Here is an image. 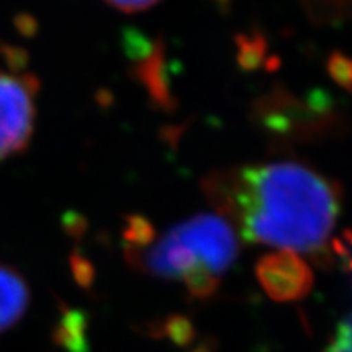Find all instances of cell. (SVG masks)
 Returning a JSON list of instances; mask_svg holds the SVG:
<instances>
[{"label": "cell", "mask_w": 352, "mask_h": 352, "mask_svg": "<svg viewBox=\"0 0 352 352\" xmlns=\"http://www.w3.org/2000/svg\"><path fill=\"white\" fill-rule=\"evenodd\" d=\"M324 100L318 95L300 100L285 90H272L253 104V121L274 142H300L320 129Z\"/></svg>", "instance_id": "cell-3"}, {"label": "cell", "mask_w": 352, "mask_h": 352, "mask_svg": "<svg viewBox=\"0 0 352 352\" xmlns=\"http://www.w3.org/2000/svg\"><path fill=\"white\" fill-rule=\"evenodd\" d=\"M264 292L276 302H297L314 287V272L300 254L276 250L259 258L254 267Z\"/></svg>", "instance_id": "cell-5"}, {"label": "cell", "mask_w": 352, "mask_h": 352, "mask_svg": "<svg viewBox=\"0 0 352 352\" xmlns=\"http://www.w3.org/2000/svg\"><path fill=\"white\" fill-rule=\"evenodd\" d=\"M131 60L132 77L140 82L153 103L166 111L173 109L176 101L170 90V72L165 59L164 41H152L142 54Z\"/></svg>", "instance_id": "cell-6"}, {"label": "cell", "mask_w": 352, "mask_h": 352, "mask_svg": "<svg viewBox=\"0 0 352 352\" xmlns=\"http://www.w3.org/2000/svg\"><path fill=\"white\" fill-rule=\"evenodd\" d=\"M220 2H222V0H220Z\"/></svg>", "instance_id": "cell-12"}, {"label": "cell", "mask_w": 352, "mask_h": 352, "mask_svg": "<svg viewBox=\"0 0 352 352\" xmlns=\"http://www.w3.org/2000/svg\"><path fill=\"white\" fill-rule=\"evenodd\" d=\"M239 250L230 222L219 214H197L142 248L126 250V258L144 274L179 283L191 297L208 298L220 287Z\"/></svg>", "instance_id": "cell-2"}, {"label": "cell", "mask_w": 352, "mask_h": 352, "mask_svg": "<svg viewBox=\"0 0 352 352\" xmlns=\"http://www.w3.org/2000/svg\"><path fill=\"white\" fill-rule=\"evenodd\" d=\"M202 191L241 239L297 254L323 252L341 209L336 184L297 160L212 171Z\"/></svg>", "instance_id": "cell-1"}, {"label": "cell", "mask_w": 352, "mask_h": 352, "mask_svg": "<svg viewBox=\"0 0 352 352\" xmlns=\"http://www.w3.org/2000/svg\"><path fill=\"white\" fill-rule=\"evenodd\" d=\"M109 6L118 8V10L126 12V13H135L147 10L160 2V0H104Z\"/></svg>", "instance_id": "cell-11"}, {"label": "cell", "mask_w": 352, "mask_h": 352, "mask_svg": "<svg viewBox=\"0 0 352 352\" xmlns=\"http://www.w3.org/2000/svg\"><path fill=\"white\" fill-rule=\"evenodd\" d=\"M30 303V289L25 277L0 263V333L21 320Z\"/></svg>", "instance_id": "cell-7"}, {"label": "cell", "mask_w": 352, "mask_h": 352, "mask_svg": "<svg viewBox=\"0 0 352 352\" xmlns=\"http://www.w3.org/2000/svg\"><path fill=\"white\" fill-rule=\"evenodd\" d=\"M329 74L342 87H352V60L336 54L329 59Z\"/></svg>", "instance_id": "cell-10"}, {"label": "cell", "mask_w": 352, "mask_h": 352, "mask_svg": "<svg viewBox=\"0 0 352 352\" xmlns=\"http://www.w3.org/2000/svg\"><path fill=\"white\" fill-rule=\"evenodd\" d=\"M264 57V41L261 36L239 38V63L243 69L259 67Z\"/></svg>", "instance_id": "cell-8"}, {"label": "cell", "mask_w": 352, "mask_h": 352, "mask_svg": "<svg viewBox=\"0 0 352 352\" xmlns=\"http://www.w3.org/2000/svg\"><path fill=\"white\" fill-rule=\"evenodd\" d=\"M324 352H352V314L341 320Z\"/></svg>", "instance_id": "cell-9"}, {"label": "cell", "mask_w": 352, "mask_h": 352, "mask_svg": "<svg viewBox=\"0 0 352 352\" xmlns=\"http://www.w3.org/2000/svg\"><path fill=\"white\" fill-rule=\"evenodd\" d=\"M39 80L0 70V162L23 152L33 135Z\"/></svg>", "instance_id": "cell-4"}]
</instances>
